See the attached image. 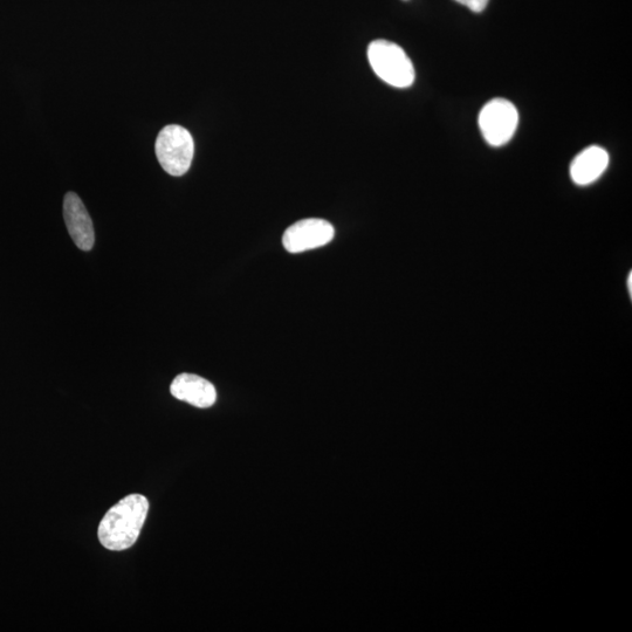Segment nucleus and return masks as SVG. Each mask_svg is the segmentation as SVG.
<instances>
[{"mask_svg": "<svg viewBox=\"0 0 632 632\" xmlns=\"http://www.w3.org/2000/svg\"><path fill=\"white\" fill-rule=\"evenodd\" d=\"M64 217L75 245L82 251H91L95 243L93 222L84 203L74 192H68L65 196Z\"/></svg>", "mask_w": 632, "mask_h": 632, "instance_id": "423d86ee", "label": "nucleus"}, {"mask_svg": "<svg viewBox=\"0 0 632 632\" xmlns=\"http://www.w3.org/2000/svg\"><path fill=\"white\" fill-rule=\"evenodd\" d=\"M368 60L377 77L388 85L396 88L414 85L415 67L401 46L388 40H374L368 47Z\"/></svg>", "mask_w": 632, "mask_h": 632, "instance_id": "f03ea898", "label": "nucleus"}, {"mask_svg": "<svg viewBox=\"0 0 632 632\" xmlns=\"http://www.w3.org/2000/svg\"><path fill=\"white\" fill-rule=\"evenodd\" d=\"M155 151L166 173L180 177L188 173L195 154V142L188 129L177 125L164 127L158 134Z\"/></svg>", "mask_w": 632, "mask_h": 632, "instance_id": "7ed1b4c3", "label": "nucleus"}, {"mask_svg": "<svg viewBox=\"0 0 632 632\" xmlns=\"http://www.w3.org/2000/svg\"><path fill=\"white\" fill-rule=\"evenodd\" d=\"M170 393L177 400L201 409L212 407L217 400L214 384L194 374L178 375L171 383Z\"/></svg>", "mask_w": 632, "mask_h": 632, "instance_id": "0eeeda50", "label": "nucleus"}, {"mask_svg": "<svg viewBox=\"0 0 632 632\" xmlns=\"http://www.w3.org/2000/svg\"><path fill=\"white\" fill-rule=\"evenodd\" d=\"M479 128L492 147L505 146L512 140L519 125V113L511 101L493 99L479 114Z\"/></svg>", "mask_w": 632, "mask_h": 632, "instance_id": "20e7f679", "label": "nucleus"}, {"mask_svg": "<svg viewBox=\"0 0 632 632\" xmlns=\"http://www.w3.org/2000/svg\"><path fill=\"white\" fill-rule=\"evenodd\" d=\"M334 236V226L325 219H302L285 231L283 245L287 252L301 253L331 243Z\"/></svg>", "mask_w": 632, "mask_h": 632, "instance_id": "39448f33", "label": "nucleus"}, {"mask_svg": "<svg viewBox=\"0 0 632 632\" xmlns=\"http://www.w3.org/2000/svg\"><path fill=\"white\" fill-rule=\"evenodd\" d=\"M455 2L466 6L472 12L480 13L487 8L490 0H455Z\"/></svg>", "mask_w": 632, "mask_h": 632, "instance_id": "1a4fd4ad", "label": "nucleus"}, {"mask_svg": "<svg viewBox=\"0 0 632 632\" xmlns=\"http://www.w3.org/2000/svg\"><path fill=\"white\" fill-rule=\"evenodd\" d=\"M609 166L607 150L599 146L588 147L577 155L570 166V177L577 185H589L599 180Z\"/></svg>", "mask_w": 632, "mask_h": 632, "instance_id": "6e6552de", "label": "nucleus"}, {"mask_svg": "<svg viewBox=\"0 0 632 632\" xmlns=\"http://www.w3.org/2000/svg\"><path fill=\"white\" fill-rule=\"evenodd\" d=\"M149 511L142 494H130L109 510L100 522L98 537L109 551L122 552L139 539Z\"/></svg>", "mask_w": 632, "mask_h": 632, "instance_id": "f257e3e1", "label": "nucleus"}, {"mask_svg": "<svg viewBox=\"0 0 632 632\" xmlns=\"http://www.w3.org/2000/svg\"><path fill=\"white\" fill-rule=\"evenodd\" d=\"M628 290L630 295H632V273L629 274V278H628Z\"/></svg>", "mask_w": 632, "mask_h": 632, "instance_id": "9d476101", "label": "nucleus"}]
</instances>
